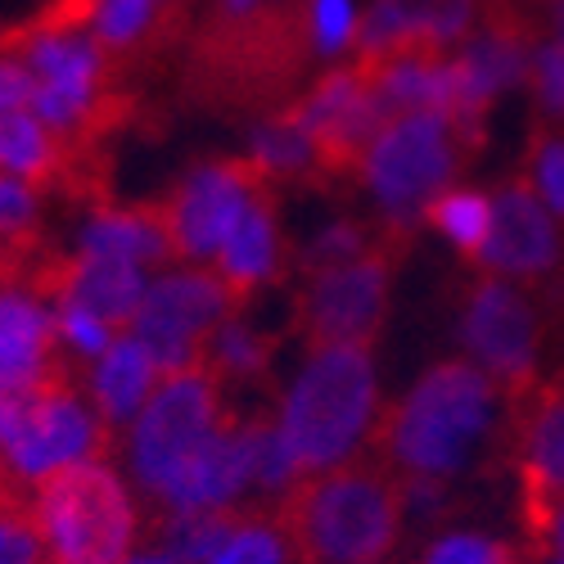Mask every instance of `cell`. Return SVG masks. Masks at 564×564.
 Masks as SVG:
<instances>
[{
  "instance_id": "obj_1",
  "label": "cell",
  "mask_w": 564,
  "mask_h": 564,
  "mask_svg": "<svg viewBox=\"0 0 564 564\" xmlns=\"http://www.w3.org/2000/svg\"><path fill=\"white\" fill-rule=\"evenodd\" d=\"M321 0H213L185 45V96L217 113L294 105L307 77Z\"/></svg>"
},
{
  "instance_id": "obj_2",
  "label": "cell",
  "mask_w": 564,
  "mask_h": 564,
  "mask_svg": "<svg viewBox=\"0 0 564 564\" xmlns=\"http://www.w3.org/2000/svg\"><path fill=\"white\" fill-rule=\"evenodd\" d=\"M501 406V389L475 361L447 357L380 411L366 452L389 465L406 488H447L475 447L497 438Z\"/></svg>"
},
{
  "instance_id": "obj_3",
  "label": "cell",
  "mask_w": 564,
  "mask_h": 564,
  "mask_svg": "<svg viewBox=\"0 0 564 564\" xmlns=\"http://www.w3.org/2000/svg\"><path fill=\"white\" fill-rule=\"evenodd\" d=\"M294 564H393L406 538V484L370 452L275 497Z\"/></svg>"
},
{
  "instance_id": "obj_4",
  "label": "cell",
  "mask_w": 564,
  "mask_h": 564,
  "mask_svg": "<svg viewBox=\"0 0 564 564\" xmlns=\"http://www.w3.org/2000/svg\"><path fill=\"white\" fill-rule=\"evenodd\" d=\"M415 226L384 217L375 226H330L303 258V285L294 299V330L307 352L375 348L402 258Z\"/></svg>"
},
{
  "instance_id": "obj_5",
  "label": "cell",
  "mask_w": 564,
  "mask_h": 564,
  "mask_svg": "<svg viewBox=\"0 0 564 564\" xmlns=\"http://www.w3.org/2000/svg\"><path fill=\"white\" fill-rule=\"evenodd\" d=\"M235 415L240 411L226 402V384L208 370V361L159 380L154 398L127 430V465L140 497H145L140 514H150L145 529L163 524L176 510L185 484L226 438Z\"/></svg>"
},
{
  "instance_id": "obj_6",
  "label": "cell",
  "mask_w": 564,
  "mask_h": 564,
  "mask_svg": "<svg viewBox=\"0 0 564 564\" xmlns=\"http://www.w3.org/2000/svg\"><path fill=\"white\" fill-rule=\"evenodd\" d=\"M375 420H380L375 348L307 352L294 389L275 406L280 447H285V460L294 469V484L361 456Z\"/></svg>"
},
{
  "instance_id": "obj_7",
  "label": "cell",
  "mask_w": 564,
  "mask_h": 564,
  "mask_svg": "<svg viewBox=\"0 0 564 564\" xmlns=\"http://www.w3.org/2000/svg\"><path fill=\"white\" fill-rule=\"evenodd\" d=\"M41 564H127L145 538V514L113 460H73L32 488Z\"/></svg>"
},
{
  "instance_id": "obj_8",
  "label": "cell",
  "mask_w": 564,
  "mask_h": 564,
  "mask_svg": "<svg viewBox=\"0 0 564 564\" xmlns=\"http://www.w3.org/2000/svg\"><path fill=\"white\" fill-rule=\"evenodd\" d=\"M479 150L484 127H469L443 109H411L375 131L357 181L384 204V217L415 226L438 195L456 191Z\"/></svg>"
},
{
  "instance_id": "obj_9",
  "label": "cell",
  "mask_w": 564,
  "mask_h": 564,
  "mask_svg": "<svg viewBox=\"0 0 564 564\" xmlns=\"http://www.w3.org/2000/svg\"><path fill=\"white\" fill-rule=\"evenodd\" d=\"M113 443L118 434L90 402L77 361H64L41 384L0 406V460L28 488L73 460H113Z\"/></svg>"
},
{
  "instance_id": "obj_10",
  "label": "cell",
  "mask_w": 564,
  "mask_h": 564,
  "mask_svg": "<svg viewBox=\"0 0 564 564\" xmlns=\"http://www.w3.org/2000/svg\"><path fill=\"white\" fill-rule=\"evenodd\" d=\"M546 325L551 316L533 285L488 275V271L469 275V285L460 294V344H465V357L501 389L506 402L524 398L542 384L538 357H542Z\"/></svg>"
},
{
  "instance_id": "obj_11",
  "label": "cell",
  "mask_w": 564,
  "mask_h": 564,
  "mask_svg": "<svg viewBox=\"0 0 564 564\" xmlns=\"http://www.w3.org/2000/svg\"><path fill=\"white\" fill-rule=\"evenodd\" d=\"M492 456L520 488V524L542 555L546 524L564 501V389L555 380L501 406Z\"/></svg>"
},
{
  "instance_id": "obj_12",
  "label": "cell",
  "mask_w": 564,
  "mask_h": 564,
  "mask_svg": "<svg viewBox=\"0 0 564 564\" xmlns=\"http://www.w3.org/2000/svg\"><path fill=\"white\" fill-rule=\"evenodd\" d=\"M262 185H275V176L253 154H245V159L199 163L167 195H159L172 267H213L226 235L235 230V221H240V213Z\"/></svg>"
},
{
  "instance_id": "obj_13",
  "label": "cell",
  "mask_w": 564,
  "mask_h": 564,
  "mask_svg": "<svg viewBox=\"0 0 564 564\" xmlns=\"http://www.w3.org/2000/svg\"><path fill=\"white\" fill-rule=\"evenodd\" d=\"M280 118L303 131L307 150L316 159L321 185L357 181L375 131L389 122L380 100H375L370 82L361 77V68L352 59L330 68L321 82H312L303 96H294V105L280 109Z\"/></svg>"
},
{
  "instance_id": "obj_14",
  "label": "cell",
  "mask_w": 564,
  "mask_h": 564,
  "mask_svg": "<svg viewBox=\"0 0 564 564\" xmlns=\"http://www.w3.org/2000/svg\"><path fill=\"white\" fill-rule=\"evenodd\" d=\"M230 316H240V307L208 267H172L150 280L145 307H140L131 335L154 352L163 375H172L204 366L213 335Z\"/></svg>"
},
{
  "instance_id": "obj_15",
  "label": "cell",
  "mask_w": 564,
  "mask_h": 564,
  "mask_svg": "<svg viewBox=\"0 0 564 564\" xmlns=\"http://www.w3.org/2000/svg\"><path fill=\"white\" fill-rule=\"evenodd\" d=\"M492 235L475 271L520 280V285H546L564 271V226L533 191L524 172L501 176L492 191Z\"/></svg>"
},
{
  "instance_id": "obj_16",
  "label": "cell",
  "mask_w": 564,
  "mask_h": 564,
  "mask_svg": "<svg viewBox=\"0 0 564 564\" xmlns=\"http://www.w3.org/2000/svg\"><path fill=\"white\" fill-rule=\"evenodd\" d=\"M275 191L280 185H262V191L249 199V208L240 213L235 230L226 235L221 253L208 267L240 312L253 303L258 290L275 285L290 267V245H285V226H280V195Z\"/></svg>"
},
{
  "instance_id": "obj_17",
  "label": "cell",
  "mask_w": 564,
  "mask_h": 564,
  "mask_svg": "<svg viewBox=\"0 0 564 564\" xmlns=\"http://www.w3.org/2000/svg\"><path fill=\"white\" fill-rule=\"evenodd\" d=\"M77 361L55 330V312L28 290H0V406Z\"/></svg>"
},
{
  "instance_id": "obj_18",
  "label": "cell",
  "mask_w": 564,
  "mask_h": 564,
  "mask_svg": "<svg viewBox=\"0 0 564 564\" xmlns=\"http://www.w3.org/2000/svg\"><path fill=\"white\" fill-rule=\"evenodd\" d=\"M159 380H163V366L154 361V352L135 335H122L118 344H109L96 361L86 366V393H90L100 420L113 434L131 430V420L145 411Z\"/></svg>"
},
{
  "instance_id": "obj_19",
  "label": "cell",
  "mask_w": 564,
  "mask_h": 564,
  "mask_svg": "<svg viewBox=\"0 0 564 564\" xmlns=\"http://www.w3.org/2000/svg\"><path fill=\"white\" fill-rule=\"evenodd\" d=\"M82 253L127 258L135 267H172V249H167L159 199L127 204V208H118V204L96 208V217H90L86 230H82Z\"/></svg>"
},
{
  "instance_id": "obj_20",
  "label": "cell",
  "mask_w": 564,
  "mask_h": 564,
  "mask_svg": "<svg viewBox=\"0 0 564 564\" xmlns=\"http://www.w3.org/2000/svg\"><path fill=\"white\" fill-rule=\"evenodd\" d=\"M204 564H294L285 533L275 524V501L271 506H262V501L258 506H249V501L226 506L221 538L213 542Z\"/></svg>"
},
{
  "instance_id": "obj_21",
  "label": "cell",
  "mask_w": 564,
  "mask_h": 564,
  "mask_svg": "<svg viewBox=\"0 0 564 564\" xmlns=\"http://www.w3.org/2000/svg\"><path fill=\"white\" fill-rule=\"evenodd\" d=\"M420 221H430L434 230H443L447 240L456 245L460 262L475 271L484 249H488V235H492V199L479 195V191H460L456 185V191L438 195L425 213H420Z\"/></svg>"
},
{
  "instance_id": "obj_22",
  "label": "cell",
  "mask_w": 564,
  "mask_h": 564,
  "mask_svg": "<svg viewBox=\"0 0 564 564\" xmlns=\"http://www.w3.org/2000/svg\"><path fill=\"white\" fill-rule=\"evenodd\" d=\"M520 172L533 181V191L546 199V208L564 221V127L533 122L529 154H524V167Z\"/></svg>"
},
{
  "instance_id": "obj_23",
  "label": "cell",
  "mask_w": 564,
  "mask_h": 564,
  "mask_svg": "<svg viewBox=\"0 0 564 564\" xmlns=\"http://www.w3.org/2000/svg\"><path fill=\"white\" fill-rule=\"evenodd\" d=\"M529 555L533 551L484 538V533H443L420 551L415 564H524Z\"/></svg>"
},
{
  "instance_id": "obj_24",
  "label": "cell",
  "mask_w": 564,
  "mask_h": 564,
  "mask_svg": "<svg viewBox=\"0 0 564 564\" xmlns=\"http://www.w3.org/2000/svg\"><path fill=\"white\" fill-rule=\"evenodd\" d=\"M28 109H32V77L23 68V59L0 41V122L14 113H28Z\"/></svg>"
},
{
  "instance_id": "obj_25",
  "label": "cell",
  "mask_w": 564,
  "mask_h": 564,
  "mask_svg": "<svg viewBox=\"0 0 564 564\" xmlns=\"http://www.w3.org/2000/svg\"><path fill=\"white\" fill-rule=\"evenodd\" d=\"M538 14H542V41L564 64V0H538Z\"/></svg>"
},
{
  "instance_id": "obj_26",
  "label": "cell",
  "mask_w": 564,
  "mask_h": 564,
  "mask_svg": "<svg viewBox=\"0 0 564 564\" xmlns=\"http://www.w3.org/2000/svg\"><path fill=\"white\" fill-rule=\"evenodd\" d=\"M542 551H551L555 560H564V501L555 506L551 524H546V538H542Z\"/></svg>"
},
{
  "instance_id": "obj_27",
  "label": "cell",
  "mask_w": 564,
  "mask_h": 564,
  "mask_svg": "<svg viewBox=\"0 0 564 564\" xmlns=\"http://www.w3.org/2000/svg\"><path fill=\"white\" fill-rule=\"evenodd\" d=\"M127 564H185V560H181V555H172L167 546H140Z\"/></svg>"
},
{
  "instance_id": "obj_28",
  "label": "cell",
  "mask_w": 564,
  "mask_h": 564,
  "mask_svg": "<svg viewBox=\"0 0 564 564\" xmlns=\"http://www.w3.org/2000/svg\"><path fill=\"white\" fill-rule=\"evenodd\" d=\"M555 384H560V389H564V361H560V370H555Z\"/></svg>"
},
{
  "instance_id": "obj_29",
  "label": "cell",
  "mask_w": 564,
  "mask_h": 564,
  "mask_svg": "<svg viewBox=\"0 0 564 564\" xmlns=\"http://www.w3.org/2000/svg\"><path fill=\"white\" fill-rule=\"evenodd\" d=\"M524 564H542V555H529V560H524Z\"/></svg>"
},
{
  "instance_id": "obj_30",
  "label": "cell",
  "mask_w": 564,
  "mask_h": 564,
  "mask_svg": "<svg viewBox=\"0 0 564 564\" xmlns=\"http://www.w3.org/2000/svg\"><path fill=\"white\" fill-rule=\"evenodd\" d=\"M551 564H564V560H551Z\"/></svg>"
}]
</instances>
